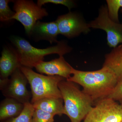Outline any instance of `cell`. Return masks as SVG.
Here are the masks:
<instances>
[{
	"instance_id": "cell-1",
	"label": "cell",
	"mask_w": 122,
	"mask_h": 122,
	"mask_svg": "<svg viewBox=\"0 0 122 122\" xmlns=\"http://www.w3.org/2000/svg\"><path fill=\"white\" fill-rule=\"evenodd\" d=\"M72 75L66 80L81 86L82 91L95 103L107 97L118 81L114 71L104 66L100 69L92 71H82L73 68Z\"/></svg>"
},
{
	"instance_id": "cell-2",
	"label": "cell",
	"mask_w": 122,
	"mask_h": 122,
	"mask_svg": "<svg viewBox=\"0 0 122 122\" xmlns=\"http://www.w3.org/2000/svg\"><path fill=\"white\" fill-rule=\"evenodd\" d=\"M58 87L64 103V114L71 122H81L95 105L94 100L76 83L66 79L59 82Z\"/></svg>"
},
{
	"instance_id": "cell-3",
	"label": "cell",
	"mask_w": 122,
	"mask_h": 122,
	"mask_svg": "<svg viewBox=\"0 0 122 122\" xmlns=\"http://www.w3.org/2000/svg\"><path fill=\"white\" fill-rule=\"evenodd\" d=\"M11 41L16 48L21 65L32 69L48 55L57 54L59 56L70 53L72 49L64 41H58L56 46L44 49L33 47L22 38L13 36Z\"/></svg>"
},
{
	"instance_id": "cell-4",
	"label": "cell",
	"mask_w": 122,
	"mask_h": 122,
	"mask_svg": "<svg viewBox=\"0 0 122 122\" xmlns=\"http://www.w3.org/2000/svg\"><path fill=\"white\" fill-rule=\"evenodd\" d=\"M20 69L30 85L31 103L46 98H62L58 84L65 79L58 76L43 75L36 73L32 69L22 66H20Z\"/></svg>"
},
{
	"instance_id": "cell-5",
	"label": "cell",
	"mask_w": 122,
	"mask_h": 122,
	"mask_svg": "<svg viewBox=\"0 0 122 122\" xmlns=\"http://www.w3.org/2000/svg\"><path fill=\"white\" fill-rule=\"evenodd\" d=\"M14 2L13 9L15 13L11 20L20 21L28 35H30L36 23L48 15L46 9L39 7L32 1L17 0Z\"/></svg>"
},
{
	"instance_id": "cell-6",
	"label": "cell",
	"mask_w": 122,
	"mask_h": 122,
	"mask_svg": "<svg viewBox=\"0 0 122 122\" xmlns=\"http://www.w3.org/2000/svg\"><path fill=\"white\" fill-rule=\"evenodd\" d=\"M27 78L20 68L13 72L10 78L0 80V88L6 98H11L25 104L30 102L32 95L28 91Z\"/></svg>"
},
{
	"instance_id": "cell-7",
	"label": "cell",
	"mask_w": 122,
	"mask_h": 122,
	"mask_svg": "<svg viewBox=\"0 0 122 122\" xmlns=\"http://www.w3.org/2000/svg\"><path fill=\"white\" fill-rule=\"evenodd\" d=\"M83 122H122V106L106 98L95 103Z\"/></svg>"
},
{
	"instance_id": "cell-8",
	"label": "cell",
	"mask_w": 122,
	"mask_h": 122,
	"mask_svg": "<svg viewBox=\"0 0 122 122\" xmlns=\"http://www.w3.org/2000/svg\"><path fill=\"white\" fill-rule=\"evenodd\" d=\"M88 24L90 28L105 30L107 44L110 48H115L122 44V23L116 22L110 19L106 5L100 7L97 17Z\"/></svg>"
},
{
	"instance_id": "cell-9",
	"label": "cell",
	"mask_w": 122,
	"mask_h": 122,
	"mask_svg": "<svg viewBox=\"0 0 122 122\" xmlns=\"http://www.w3.org/2000/svg\"><path fill=\"white\" fill-rule=\"evenodd\" d=\"M59 34L68 38L77 36L82 33H88L90 31L88 23H86L81 15L69 12L60 15L55 21Z\"/></svg>"
},
{
	"instance_id": "cell-10",
	"label": "cell",
	"mask_w": 122,
	"mask_h": 122,
	"mask_svg": "<svg viewBox=\"0 0 122 122\" xmlns=\"http://www.w3.org/2000/svg\"><path fill=\"white\" fill-rule=\"evenodd\" d=\"M36 70L47 76H58L68 79L72 75L73 68L65 60L63 56L49 61L40 62L35 66Z\"/></svg>"
},
{
	"instance_id": "cell-11",
	"label": "cell",
	"mask_w": 122,
	"mask_h": 122,
	"mask_svg": "<svg viewBox=\"0 0 122 122\" xmlns=\"http://www.w3.org/2000/svg\"><path fill=\"white\" fill-rule=\"evenodd\" d=\"M21 66L16 50L8 47L4 48L0 59V79L9 78Z\"/></svg>"
},
{
	"instance_id": "cell-12",
	"label": "cell",
	"mask_w": 122,
	"mask_h": 122,
	"mask_svg": "<svg viewBox=\"0 0 122 122\" xmlns=\"http://www.w3.org/2000/svg\"><path fill=\"white\" fill-rule=\"evenodd\" d=\"M59 34L56 21L45 22L38 21L33 28L30 35L36 40H46L52 44L57 42V36Z\"/></svg>"
},
{
	"instance_id": "cell-13",
	"label": "cell",
	"mask_w": 122,
	"mask_h": 122,
	"mask_svg": "<svg viewBox=\"0 0 122 122\" xmlns=\"http://www.w3.org/2000/svg\"><path fill=\"white\" fill-rule=\"evenodd\" d=\"M32 105L35 109L41 110L54 116H61L64 114V104L62 98H46L40 99Z\"/></svg>"
},
{
	"instance_id": "cell-14",
	"label": "cell",
	"mask_w": 122,
	"mask_h": 122,
	"mask_svg": "<svg viewBox=\"0 0 122 122\" xmlns=\"http://www.w3.org/2000/svg\"><path fill=\"white\" fill-rule=\"evenodd\" d=\"M24 107V104L18 100L6 98L0 104V120L4 121L17 117L22 112Z\"/></svg>"
},
{
	"instance_id": "cell-15",
	"label": "cell",
	"mask_w": 122,
	"mask_h": 122,
	"mask_svg": "<svg viewBox=\"0 0 122 122\" xmlns=\"http://www.w3.org/2000/svg\"><path fill=\"white\" fill-rule=\"evenodd\" d=\"M103 66L112 70L117 77L118 81L122 80V44L113 48L105 55Z\"/></svg>"
},
{
	"instance_id": "cell-16",
	"label": "cell",
	"mask_w": 122,
	"mask_h": 122,
	"mask_svg": "<svg viewBox=\"0 0 122 122\" xmlns=\"http://www.w3.org/2000/svg\"><path fill=\"white\" fill-rule=\"evenodd\" d=\"M35 110L32 103H27L24 104V109L19 115L2 122H31Z\"/></svg>"
},
{
	"instance_id": "cell-17",
	"label": "cell",
	"mask_w": 122,
	"mask_h": 122,
	"mask_svg": "<svg viewBox=\"0 0 122 122\" xmlns=\"http://www.w3.org/2000/svg\"><path fill=\"white\" fill-rule=\"evenodd\" d=\"M107 7L109 16L113 21L120 23L119 19L118 12L122 8V0H107Z\"/></svg>"
},
{
	"instance_id": "cell-18",
	"label": "cell",
	"mask_w": 122,
	"mask_h": 122,
	"mask_svg": "<svg viewBox=\"0 0 122 122\" xmlns=\"http://www.w3.org/2000/svg\"><path fill=\"white\" fill-rule=\"evenodd\" d=\"M9 0H0V20L1 21H6L11 20L15 14V12L12 11L9 6Z\"/></svg>"
},
{
	"instance_id": "cell-19",
	"label": "cell",
	"mask_w": 122,
	"mask_h": 122,
	"mask_svg": "<svg viewBox=\"0 0 122 122\" xmlns=\"http://www.w3.org/2000/svg\"><path fill=\"white\" fill-rule=\"evenodd\" d=\"M54 117L41 110L35 109L31 122H54Z\"/></svg>"
},
{
	"instance_id": "cell-20",
	"label": "cell",
	"mask_w": 122,
	"mask_h": 122,
	"mask_svg": "<svg viewBox=\"0 0 122 122\" xmlns=\"http://www.w3.org/2000/svg\"><path fill=\"white\" fill-rule=\"evenodd\" d=\"M49 3L65 5L68 8L69 11L75 7V5L74 1L71 0H38L37 5L39 7H42L43 5Z\"/></svg>"
},
{
	"instance_id": "cell-21",
	"label": "cell",
	"mask_w": 122,
	"mask_h": 122,
	"mask_svg": "<svg viewBox=\"0 0 122 122\" xmlns=\"http://www.w3.org/2000/svg\"><path fill=\"white\" fill-rule=\"evenodd\" d=\"M107 98L115 101L122 100V80L118 81L111 93Z\"/></svg>"
},
{
	"instance_id": "cell-22",
	"label": "cell",
	"mask_w": 122,
	"mask_h": 122,
	"mask_svg": "<svg viewBox=\"0 0 122 122\" xmlns=\"http://www.w3.org/2000/svg\"><path fill=\"white\" fill-rule=\"evenodd\" d=\"M120 104H121V105L122 106V101H120Z\"/></svg>"
}]
</instances>
